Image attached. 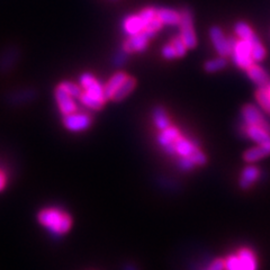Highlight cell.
<instances>
[{"mask_svg":"<svg viewBox=\"0 0 270 270\" xmlns=\"http://www.w3.org/2000/svg\"><path fill=\"white\" fill-rule=\"evenodd\" d=\"M40 224L57 235H62L71 228V216L65 210L57 207H49L41 210L38 215Z\"/></svg>","mask_w":270,"mask_h":270,"instance_id":"1","label":"cell"},{"mask_svg":"<svg viewBox=\"0 0 270 270\" xmlns=\"http://www.w3.org/2000/svg\"><path fill=\"white\" fill-rule=\"evenodd\" d=\"M225 270H258L259 263L257 254L246 246L235 250L224 259Z\"/></svg>","mask_w":270,"mask_h":270,"instance_id":"2","label":"cell"},{"mask_svg":"<svg viewBox=\"0 0 270 270\" xmlns=\"http://www.w3.org/2000/svg\"><path fill=\"white\" fill-rule=\"evenodd\" d=\"M162 150L171 157L177 158L178 162H179L181 160L189 159L200 149L197 141L191 139V137H187L180 132L176 139Z\"/></svg>","mask_w":270,"mask_h":270,"instance_id":"3","label":"cell"},{"mask_svg":"<svg viewBox=\"0 0 270 270\" xmlns=\"http://www.w3.org/2000/svg\"><path fill=\"white\" fill-rule=\"evenodd\" d=\"M231 47V57L236 67L241 69H248L252 66L254 61L252 59V43L250 41L235 40L233 38L228 39Z\"/></svg>","mask_w":270,"mask_h":270,"instance_id":"4","label":"cell"},{"mask_svg":"<svg viewBox=\"0 0 270 270\" xmlns=\"http://www.w3.org/2000/svg\"><path fill=\"white\" fill-rule=\"evenodd\" d=\"M180 36L184 41L186 47L188 49H194L197 44V39H196L195 30H194V20L193 14L189 9H184L180 13Z\"/></svg>","mask_w":270,"mask_h":270,"instance_id":"5","label":"cell"},{"mask_svg":"<svg viewBox=\"0 0 270 270\" xmlns=\"http://www.w3.org/2000/svg\"><path fill=\"white\" fill-rule=\"evenodd\" d=\"M241 132L245 137H248L257 144H267L270 143V129L269 127L260 125H250L242 124Z\"/></svg>","mask_w":270,"mask_h":270,"instance_id":"6","label":"cell"},{"mask_svg":"<svg viewBox=\"0 0 270 270\" xmlns=\"http://www.w3.org/2000/svg\"><path fill=\"white\" fill-rule=\"evenodd\" d=\"M79 81H80L81 88L84 89V91L106 102L107 99H106V97H105L104 86L100 84V82L96 79L93 75H91V73L84 72L80 76Z\"/></svg>","mask_w":270,"mask_h":270,"instance_id":"7","label":"cell"},{"mask_svg":"<svg viewBox=\"0 0 270 270\" xmlns=\"http://www.w3.org/2000/svg\"><path fill=\"white\" fill-rule=\"evenodd\" d=\"M242 120H243L244 124L250 125H260L264 127H269L270 129V122L263 116L259 108H257L254 105H245L241 111Z\"/></svg>","mask_w":270,"mask_h":270,"instance_id":"8","label":"cell"},{"mask_svg":"<svg viewBox=\"0 0 270 270\" xmlns=\"http://www.w3.org/2000/svg\"><path fill=\"white\" fill-rule=\"evenodd\" d=\"M91 118L87 114L72 113L63 117V124L69 131L72 132H81L89 129L91 125Z\"/></svg>","mask_w":270,"mask_h":270,"instance_id":"9","label":"cell"},{"mask_svg":"<svg viewBox=\"0 0 270 270\" xmlns=\"http://www.w3.org/2000/svg\"><path fill=\"white\" fill-rule=\"evenodd\" d=\"M209 36L210 41H212V43L214 45V49L216 50V52L219 56L221 57L231 56V47L230 43H228V39L225 38L221 27L213 26L212 29L209 30Z\"/></svg>","mask_w":270,"mask_h":270,"instance_id":"10","label":"cell"},{"mask_svg":"<svg viewBox=\"0 0 270 270\" xmlns=\"http://www.w3.org/2000/svg\"><path fill=\"white\" fill-rule=\"evenodd\" d=\"M56 99L59 109H60V112L63 114V116L77 112V105L75 100H73L72 96L69 95L65 89H62L61 87L59 86L56 89Z\"/></svg>","mask_w":270,"mask_h":270,"instance_id":"11","label":"cell"},{"mask_svg":"<svg viewBox=\"0 0 270 270\" xmlns=\"http://www.w3.org/2000/svg\"><path fill=\"white\" fill-rule=\"evenodd\" d=\"M20 59V49L16 45H9L0 53V72H7L16 65Z\"/></svg>","mask_w":270,"mask_h":270,"instance_id":"12","label":"cell"},{"mask_svg":"<svg viewBox=\"0 0 270 270\" xmlns=\"http://www.w3.org/2000/svg\"><path fill=\"white\" fill-rule=\"evenodd\" d=\"M149 41L150 39L142 32L140 34L129 36V39H126L123 43L122 48L130 54L133 52H143L148 48Z\"/></svg>","mask_w":270,"mask_h":270,"instance_id":"13","label":"cell"},{"mask_svg":"<svg viewBox=\"0 0 270 270\" xmlns=\"http://www.w3.org/2000/svg\"><path fill=\"white\" fill-rule=\"evenodd\" d=\"M146 24L142 20L141 16L137 15H130L126 16L123 21V31L124 33L129 36L140 34L144 31Z\"/></svg>","mask_w":270,"mask_h":270,"instance_id":"14","label":"cell"},{"mask_svg":"<svg viewBox=\"0 0 270 270\" xmlns=\"http://www.w3.org/2000/svg\"><path fill=\"white\" fill-rule=\"evenodd\" d=\"M260 169L258 167L253 166V164H249L246 166L243 170H242L241 177H240V187L242 189H249L250 187H252L255 181L259 179L260 177Z\"/></svg>","mask_w":270,"mask_h":270,"instance_id":"15","label":"cell"},{"mask_svg":"<svg viewBox=\"0 0 270 270\" xmlns=\"http://www.w3.org/2000/svg\"><path fill=\"white\" fill-rule=\"evenodd\" d=\"M270 155V143L258 144L249 150H246L243 154V160L248 163L257 162Z\"/></svg>","mask_w":270,"mask_h":270,"instance_id":"16","label":"cell"},{"mask_svg":"<svg viewBox=\"0 0 270 270\" xmlns=\"http://www.w3.org/2000/svg\"><path fill=\"white\" fill-rule=\"evenodd\" d=\"M127 76L125 72L118 71L109 78V80L106 82V85L104 86L105 90V97L106 99H112L113 95L115 94V91L120 88V86L127 79Z\"/></svg>","mask_w":270,"mask_h":270,"instance_id":"17","label":"cell"},{"mask_svg":"<svg viewBox=\"0 0 270 270\" xmlns=\"http://www.w3.org/2000/svg\"><path fill=\"white\" fill-rule=\"evenodd\" d=\"M246 75H248V77L254 84H257L260 87L267 86L270 82L268 73L261 67L254 65V63L246 69Z\"/></svg>","mask_w":270,"mask_h":270,"instance_id":"18","label":"cell"},{"mask_svg":"<svg viewBox=\"0 0 270 270\" xmlns=\"http://www.w3.org/2000/svg\"><path fill=\"white\" fill-rule=\"evenodd\" d=\"M136 87V79L133 77H127V79L123 82V84L120 86V88H118L115 94L113 95L112 100L113 102H122V100H124L127 96H129L132 91L135 89Z\"/></svg>","mask_w":270,"mask_h":270,"instance_id":"19","label":"cell"},{"mask_svg":"<svg viewBox=\"0 0 270 270\" xmlns=\"http://www.w3.org/2000/svg\"><path fill=\"white\" fill-rule=\"evenodd\" d=\"M157 16L164 25L176 26L180 24V13L173 11V9L159 8L157 11Z\"/></svg>","mask_w":270,"mask_h":270,"instance_id":"20","label":"cell"},{"mask_svg":"<svg viewBox=\"0 0 270 270\" xmlns=\"http://www.w3.org/2000/svg\"><path fill=\"white\" fill-rule=\"evenodd\" d=\"M153 123H154V126L157 127L159 131L166 130L167 127L172 125L171 120H170V117H169L167 111L164 109V107H161V106H158L154 108Z\"/></svg>","mask_w":270,"mask_h":270,"instance_id":"21","label":"cell"},{"mask_svg":"<svg viewBox=\"0 0 270 270\" xmlns=\"http://www.w3.org/2000/svg\"><path fill=\"white\" fill-rule=\"evenodd\" d=\"M234 31L236 35L240 38V40L253 42L255 39H258L257 36H255L254 32L251 30V27L244 22H237L234 26Z\"/></svg>","mask_w":270,"mask_h":270,"instance_id":"22","label":"cell"},{"mask_svg":"<svg viewBox=\"0 0 270 270\" xmlns=\"http://www.w3.org/2000/svg\"><path fill=\"white\" fill-rule=\"evenodd\" d=\"M79 100L82 104L85 105L86 107L91 108V109H96V111H99V109H102L104 107V105H105V100L100 99L98 97H95V96L90 95L88 93H86V91L82 93Z\"/></svg>","mask_w":270,"mask_h":270,"instance_id":"23","label":"cell"},{"mask_svg":"<svg viewBox=\"0 0 270 270\" xmlns=\"http://www.w3.org/2000/svg\"><path fill=\"white\" fill-rule=\"evenodd\" d=\"M226 65H227V61L225 57L219 56V58H215V59H212V60L206 61L204 63V69L206 72L214 73V72L223 70V69L226 67Z\"/></svg>","mask_w":270,"mask_h":270,"instance_id":"24","label":"cell"},{"mask_svg":"<svg viewBox=\"0 0 270 270\" xmlns=\"http://www.w3.org/2000/svg\"><path fill=\"white\" fill-rule=\"evenodd\" d=\"M255 98L264 112L270 115V95L266 87H260L259 90L255 93Z\"/></svg>","mask_w":270,"mask_h":270,"instance_id":"25","label":"cell"},{"mask_svg":"<svg viewBox=\"0 0 270 270\" xmlns=\"http://www.w3.org/2000/svg\"><path fill=\"white\" fill-rule=\"evenodd\" d=\"M59 87H61V88L65 89L69 95H71L73 98L77 99H79L82 93H84V89L81 88V86H78L70 81H62L61 84L59 85Z\"/></svg>","mask_w":270,"mask_h":270,"instance_id":"26","label":"cell"},{"mask_svg":"<svg viewBox=\"0 0 270 270\" xmlns=\"http://www.w3.org/2000/svg\"><path fill=\"white\" fill-rule=\"evenodd\" d=\"M252 43V59L254 62H260L266 58V50L260 42L259 39H255Z\"/></svg>","mask_w":270,"mask_h":270,"instance_id":"27","label":"cell"},{"mask_svg":"<svg viewBox=\"0 0 270 270\" xmlns=\"http://www.w3.org/2000/svg\"><path fill=\"white\" fill-rule=\"evenodd\" d=\"M171 44H172V47L175 48V50H176L177 58L185 57L186 51H187V49H188V48L186 47V44H185L184 41H182L181 36H177V38L173 39L171 41Z\"/></svg>","mask_w":270,"mask_h":270,"instance_id":"28","label":"cell"},{"mask_svg":"<svg viewBox=\"0 0 270 270\" xmlns=\"http://www.w3.org/2000/svg\"><path fill=\"white\" fill-rule=\"evenodd\" d=\"M139 15L141 16V18L143 20L145 24L148 25L154 17H157V9L153 7H146L144 9H142V11L139 13Z\"/></svg>","mask_w":270,"mask_h":270,"instance_id":"29","label":"cell"},{"mask_svg":"<svg viewBox=\"0 0 270 270\" xmlns=\"http://www.w3.org/2000/svg\"><path fill=\"white\" fill-rule=\"evenodd\" d=\"M130 53H127L124 49L121 48V50L115 53V56L113 57V63L115 67H122L127 60V57H129Z\"/></svg>","mask_w":270,"mask_h":270,"instance_id":"30","label":"cell"},{"mask_svg":"<svg viewBox=\"0 0 270 270\" xmlns=\"http://www.w3.org/2000/svg\"><path fill=\"white\" fill-rule=\"evenodd\" d=\"M162 57L167 60H172V59L177 58V53L175 48L172 47V44H167L166 47L162 49Z\"/></svg>","mask_w":270,"mask_h":270,"instance_id":"31","label":"cell"},{"mask_svg":"<svg viewBox=\"0 0 270 270\" xmlns=\"http://www.w3.org/2000/svg\"><path fill=\"white\" fill-rule=\"evenodd\" d=\"M203 270H225V263H224V259L217 258L213 260L212 262L208 263V266Z\"/></svg>","mask_w":270,"mask_h":270,"instance_id":"32","label":"cell"},{"mask_svg":"<svg viewBox=\"0 0 270 270\" xmlns=\"http://www.w3.org/2000/svg\"><path fill=\"white\" fill-rule=\"evenodd\" d=\"M162 25H163V23L160 21V18L157 16V17H154L148 25H146L144 30H149V31H152V32H155V33H157L159 30H161Z\"/></svg>","mask_w":270,"mask_h":270,"instance_id":"33","label":"cell"},{"mask_svg":"<svg viewBox=\"0 0 270 270\" xmlns=\"http://www.w3.org/2000/svg\"><path fill=\"white\" fill-rule=\"evenodd\" d=\"M5 186H6V176L4 175V172L0 171V191H2Z\"/></svg>","mask_w":270,"mask_h":270,"instance_id":"34","label":"cell"},{"mask_svg":"<svg viewBox=\"0 0 270 270\" xmlns=\"http://www.w3.org/2000/svg\"><path fill=\"white\" fill-rule=\"evenodd\" d=\"M264 87H266L267 90H268V93H269V95H270V82H269V84H268L267 86H264Z\"/></svg>","mask_w":270,"mask_h":270,"instance_id":"35","label":"cell"}]
</instances>
